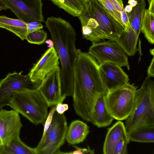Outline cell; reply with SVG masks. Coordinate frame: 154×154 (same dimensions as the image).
<instances>
[{"mask_svg": "<svg viewBox=\"0 0 154 154\" xmlns=\"http://www.w3.org/2000/svg\"><path fill=\"white\" fill-rule=\"evenodd\" d=\"M8 106L35 125H44L48 114L49 107L38 89L15 92Z\"/></svg>", "mask_w": 154, "mask_h": 154, "instance_id": "277c9868", "label": "cell"}, {"mask_svg": "<svg viewBox=\"0 0 154 154\" xmlns=\"http://www.w3.org/2000/svg\"><path fill=\"white\" fill-rule=\"evenodd\" d=\"M129 141L140 143L154 142V125H142L127 131Z\"/></svg>", "mask_w": 154, "mask_h": 154, "instance_id": "ffe728a7", "label": "cell"}, {"mask_svg": "<svg viewBox=\"0 0 154 154\" xmlns=\"http://www.w3.org/2000/svg\"><path fill=\"white\" fill-rule=\"evenodd\" d=\"M56 112V105L51 106L50 112L48 113L44 124V128L43 133L42 137H43L47 131L50 127L52 122L53 115Z\"/></svg>", "mask_w": 154, "mask_h": 154, "instance_id": "f1b7e54d", "label": "cell"}, {"mask_svg": "<svg viewBox=\"0 0 154 154\" xmlns=\"http://www.w3.org/2000/svg\"><path fill=\"white\" fill-rule=\"evenodd\" d=\"M132 8L133 7L130 5H127L124 8V10L127 13H128L131 11Z\"/></svg>", "mask_w": 154, "mask_h": 154, "instance_id": "d6a6232c", "label": "cell"}, {"mask_svg": "<svg viewBox=\"0 0 154 154\" xmlns=\"http://www.w3.org/2000/svg\"><path fill=\"white\" fill-rule=\"evenodd\" d=\"M78 17L83 38L92 44L105 39L116 41L124 30L98 0L85 1L84 9Z\"/></svg>", "mask_w": 154, "mask_h": 154, "instance_id": "3957f363", "label": "cell"}, {"mask_svg": "<svg viewBox=\"0 0 154 154\" xmlns=\"http://www.w3.org/2000/svg\"><path fill=\"white\" fill-rule=\"evenodd\" d=\"M129 143L124 139H121L116 145L113 154H127V146Z\"/></svg>", "mask_w": 154, "mask_h": 154, "instance_id": "83f0119b", "label": "cell"}, {"mask_svg": "<svg viewBox=\"0 0 154 154\" xmlns=\"http://www.w3.org/2000/svg\"><path fill=\"white\" fill-rule=\"evenodd\" d=\"M103 5L104 8L125 29V26L121 19V14L115 8L110 0H98Z\"/></svg>", "mask_w": 154, "mask_h": 154, "instance_id": "484cf974", "label": "cell"}, {"mask_svg": "<svg viewBox=\"0 0 154 154\" xmlns=\"http://www.w3.org/2000/svg\"><path fill=\"white\" fill-rule=\"evenodd\" d=\"M137 87L129 82L108 91L105 101L109 112L114 119H126L132 112L137 98Z\"/></svg>", "mask_w": 154, "mask_h": 154, "instance_id": "8992f818", "label": "cell"}, {"mask_svg": "<svg viewBox=\"0 0 154 154\" xmlns=\"http://www.w3.org/2000/svg\"><path fill=\"white\" fill-rule=\"evenodd\" d=\"M106 94H101L97 97L92 109L91 122L99 128L109 125L114 119L106 106L105 101Z\"/></svg>", "mask_w": 154, "mask_h": 154, "instance_id": "2e32d148", "label": "cell"}, {"mask_svg": "<svg viewBox=\"0 0 154 154\" xmlns=\"http://www.w3.org/2000/svg\"><path fill=\"white\" fill-rule=\"evenodd\" d=\"M22 72L10 73L0 81V109L8 106L14 94L26 90L38 89L41 83L33 82L28 74Z\"/></svg>", "mask_w": 154, "mask_h": 154, "instance_id": "52a82bcc", "label": "cell"}, {"mask_svg": "<svg viewBox=\"0 0 154 154\" xmlns=\"http://www.w3.org/2000/svg\"><path fill=\"white\" fill-rule=\"evenodd\" d=\"M0 27L13 32L22 40L26 39L27 23L22 20L0 15Z\"/></svg>", "mask_w": 154, "mask_h": 154, "instance_id": "d6986e66", "label": "cell"}, {"mask_svg": "<svg viewBox=\"0 0 154 154\" xmlns=\"http://www.w3.org/2000/svg\"><path fill=\"white\" fill-rule=\"evenodd\" d=\"M122 139L130 142L125 125L119 121L108 129L103 144V153L113 154L116 145Z\"/></svg>", "mask_w": 154, "mask_h": 154, "instance_id": "9a60e30c", "label": "cell"}, {"mask_svg": "<svg viewBox=\"0 0 154 154\" xmlns=\"http://www.w3.org/2000/svg\"><path fill=\"white\" fill-rule=\"evenodd\" d=\"M23 126L19 114L13 109L0 110V146L9 143L20 135Z\"/></svg>", "mask_w": 154, "mask_h": 154, "instance_id": "7c38bea8", "label": "cell"}, {"mask_svg": "<svg viewBox=\"0 0 154 154\" xmlns=\"http://www.w3.org/2000/svg\"><path fill=\"white\" fill-rule=\"evenodd\" d=\"M73 147L75 149L67 152H63L60 151L59 154H93L94 153V149H91L89 146L87 148H82L74 145Z\"/></svg>", "mask_w": 154, "mask_h": 154, "instance_id": "4316f807", "label": "cell"}, {"mask_svg": "<svg viewBox=\"0 0 154 154\" xmlns=\"http://www.w3.org/2000/svg\"><path fill=\"white\" fill-rule=\"evenodd\" d=\"M90 132L87 124L80 120L73 121L68 128L65 140L70 145L82 142Z\"/></svg>", "mask_w": 154, "mask_h": 154, "instance_id": "e0dca14e", "label": "cell"}, {"mask_svg": "<svg viewBox=\"0 0 154 154\" xmlns=\"http://www.w3.org/2000/svg\"><path fill=\"white\" fill-rule=\"evenodd\" d=\"M45 42L48 44V46L49 48L54 47V43L52 40L50 39H48L46 40Z\"/></svg>", "mask_w": 154, "mask_h": 154, "instance_id": "e575fe53", "label": "cell"}, {"mask_svg": "<svg viewBox=\"0 0 154 154\" xmlns=\"http://www.w3.org/2000/svg\"><path fill=\"white\" fill-rule=\"evenodd\" d=\"M27 34L35 31L41 29L43 26L41 22L38 21H32L27 23Z\"/></svg>", "mask_w": 154, "mask_h": 154, "instance_id": "f546056e", "label": "cell"}, {"mask_svg": "<svg viewBox=\"0 0 154 154\" xmlns=\"http://www.w3.org/2000/svg\"><path fill=\"white\" fill-rule=\"evenodd\" d=\"M99 66L102 81L108 91L128 83V75L120 66L109 63L100 64Z\"/></svg>", "mask_w": 154, "mask_h": 154, "instance_id": "5bb4252c", "label": "cell"}, {"mask_svg": "<svg viewBox=\"0 0 154 154\" xmlns=\"http://www.w3.org/2000/svg\"><path fill=\"white\" fill-rule=\"evenodd\" d=\"M151 0H148L149 5V4L151 2Z\"/></svg>", "mask_w": 154, "mask_h": 154, "instance_id": "74e56055", "label": "cell"}, {"mask_svg": "<svg viewBox=\"0 0 154 154\" xmlns=\"http://www.w3.org/2000/svg\"><path fill=\"white\" fill-rule=\"evenodd\" d=\"M141 32L144 35L148 42L154 43V14L148 9L145 10L142 21Z\"/></svg>", "mask_w": 154, "mask_h": 154, "instance_id": "cb8c5ba5", "label": "cell"}, {"mask_svg": "<svg viewBox=\"0 0 154 154\" xmlns=\"http://www.w3.org/2000/svg\"><path fill=\"white\" fill-rule=\"evenodd\" d=\"M68 128L65 116L55 112L50 127L35 148L37 154L50 145H55L60 148L65 143Z\"/></svg>", "mask_w": 154, "mask_h": 154, "instance_id": "30bf717a", "label": "cell"}, {"mask_svg": "<svg viewBox=\"0 0 154 154\" xmlns=\"http://www.w3.org/2000/svg\"><path fill=\"white\" fill-rule=\"evenodd\" d=\"M18 19L26 23L44 22L42 0H4Z\"/></svg>", "mask_w": 154, "mask_h": 154, "instance_id": "9c48e42d", "label": "cell"}, {"mask_svg": "<svg viewBox=\"0 0 154 154\" xmlns=\"http://www.w3.org/2000/svg\"><path fill=\"white\" fill-rule=\"evenodd\" d=\"M102 81L99 63L88 53L79 50L74 70L73 106L83 119L91 122L94 104L97 97L107 93Z\"/></svg>", "mask_w": 154, "mask_h": 154, "instance_id": "6da1fadb", "label": "cell"}, {"mask_svg": "<svg viewBox=\"0 0 154 154\" xmlns=\"http://www.w3.org/2000/svg\"><path fill=\"white\" fill-rule=\"evenodd\" d=\"M126 120L127 131L142 125H154V82L150 77L147 76L137 90L134 108Z\"/></svg>", "mask_w": 154, "mask_h": 154, "instance_id": "5b68a950", "label": "cell"}, {"mask_svg": "<svg viewBox=\"0 0 154 154\" xmlns=\"http://www.w3.org/2000/svg\"><path fill=\"white\" fill-rule=\"evenodd\" d=\"M59 8L70 15L78 17L82 13L85 6L84 0H49Z\"/></svg>", "mask_w": 154, "mask_h": 154, "instance_id": "603a6c76", "label": "cell"}, {"mask_svg": "<svg viewBox=\"0 0 154 154\" xmlns=\"http://www.w3.org/2000/svg\"><path fill=\"white\" fill-rule=\"evenodd\" d=\"M138 36L129 23L118 38L115 41L129 56L134 55L137 51Z\"/></svg>", "mask_w": 154, "mask_h": 154, "instance_id": "ac0fdd59", "label": "cell"}, {"mask_svg": "<svg viewBox=\"0 0 154 154\" xmlns=\"http://www.w3.org/2000/svg\"><path fill=\"white\" fill-rule=\"evenodd\" d=\"M58 55L63 97L72 96L74 70L79 50L75 46L76 33L70 24L60 17H48L45 22Z\"/></svg>", "mask_w": 154, "mask_h": 154, "instance_id": "7a4b0ae2", "label": "cell"}, {"mask_svg": "<svg viewBox=\"0 0 154 154\" xmlns=\"http://www.w3.org/2000/svg\"><path fill=\"white\" fill-rule=\"evenodd\" d=\"M59 63L57 53L53 47L45 52L28 74L33 82L41 83L49 73L59 66Z\"/></svg>", "mask_w": 154, "mask_h": 154, "instance_id": "4fadbf2b", "label": "cell"}, {"mask_svg": "<svg viewBox=\"0 0 154 154\" xmlns=\"http://www.w3.org/2000/svg\"><path fill=\"white\" fill-rule=\"evenodd\" d=\"M84 0L85 1H86V0Z\"/></svg>", "mask_w": 154, "mask_h": 154, "instance_id": "f35d334b", "label": "cell"}, {"mask_svg": "<svg viewBox=\"0 0 154 154\" xmlns=\"http://www.w3.org/2000/svg\"><path fill=\"white\" fill-rule=\"evenodd\" d=\"M119 2L123 6V4L122 0H116Z\"/></svg>", "mask_w": 154, "mask_h": 154, "instance_id": "d590c367", "label": "cell"}, {"mask_svg": "<svg viewBox=\"0 0 154 154\" xmlns=\"http://www.w3.org/2000/svg\"><path fill=\"white\" fill-rule=\"evenodd\" d=\"M137 3L131 11L127 13L130 26L139 36L141 32L142 21L146 10L145 0H137Z\"/></svg>", "mask_w": 154, "mask_h": 154, "instance_id": "7402d4cb", "label": "cell"}, {"mask_svg": "<svg viewBox=\"0 0 154 154\" xmlns=\"http://www.w3.org/2000/svg\"><path fill=\"white\" fill-rule=\"evenodd\" d=\"M88 53L97 60L99 64L109 63L130 69L126 54L115 41L109 40L92 44Z\"/></svg>", "mask_w": 154, "mask_h": 154, "instance_id": "ba28073f", "label": "cell"}, {"mask_svg": "<svg viewBox=\"0 0 154 154\" xmlns=\"http://www.w3.org/2000/svg\"><path fill=\"white\" fill-rule=\"evenodd\" d=\"M150 52L152 55L153 56L154 55V49H151L150 50Z\"/></svg>", "mask_w": 154, "mask_h": 154, "instance_id": "8d00e7d4", "label": "cell"}, {"mask_svg": "<svg viewBox=\"0 0 154 154\" xmlns=\"http://www.w3.org/2000/svg\"><path fill=\"white\" fill-rule=\"evenodd\" d=\"M68 108V105L67 104L60 103L56 105V112L60 114H63Z\"/></svg>", "mask_w": 154, "mask_h": 154, "instance_id": "4dcf8cb0", "label": "cell"}, {"mask_svg": "<svg viewBox=\"0 0 154 154\" xmlns=\"http://www.w3.org/2000/svg\"><path fill=\"white\" fill-rule=\"evenodd\" d=\"M154 57L153 56L151 62L147 70V76L149 77H154Z\"/></svg>", "mask_w": 154, "mask_h": 154, "instance_id": "1f68e13d", "label": "cell"}, {"mask_svg": "<svg viewBox=\"0 0 154 154\" xmlns=\"http://www.w3.org/2000/svg\"><path fill=\"white\" fill-rule=\"evenodd\" d=\"M38 90L49 107L63 102L66 98L62 94L60 66L56 67L44 78Z\"/></svg>", "mask_w": 154, "mask_h": 154, "instance_id": "8fae6325", "label": "cell"}, {"mask_svg": "<svg viewBox=\"0 0 154 154\" xmlns=\"http://www.w3.org/2000/svg\"><path fill=\"white\" fill-rule=\"evenodd\" d=\"M128 2L133 8L135 6L137 3V1L136 0H128Z\"/></svg>", "mask_w": 154, "mask_h": 154, "instance_id": "836d02e7", "label": "cell"}, {"mask_svg": "<svg viewBox=\"0 0 154 154\" xmlns=\"http://www.w3.org/2000/svg\"><path fill=\"white\" fill-rule=\"evenodd\" d=\"M47 37V33L41 29L27 34L26 40L29 43L40 45L45 42Z\"/></svg>", "mask_w": 154, "mask_h": 154, "instance_id": "d4e9b609", "label": "cell"}, {"mask_svg": "<svg viewBox=\"0 0 154 154\" xmlns=\"http://www.w3.org/2000/svg\"><path fill=\"white\" fill-rule=\"evenodd\" d=\"M0 154H37L35 148L31 147L23 142L20 135L9 143L0 146Z\"/></svg>", "mask_w": 154, "mask_h": 154, "instance_id": "44dd1931", "label": "cell"}]
</instances>
